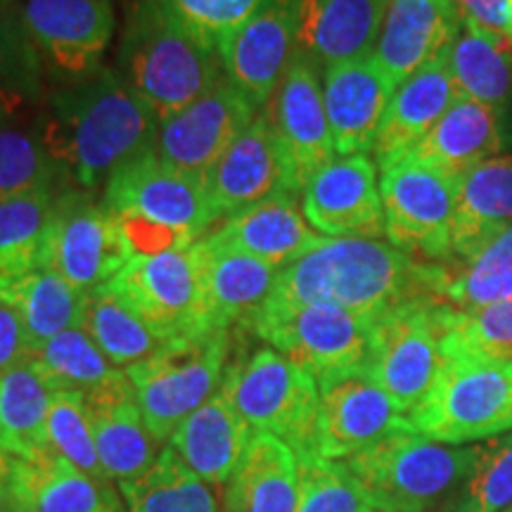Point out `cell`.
<instances>
[{
    "label": "cell",
    "instance_id": "obj_48",
    "mask_svg": "<svg viewBox=\"0 0 512 512\" xmlns=\"http://www.w3.org/2000/svg\"><path fill=\"white\" fill-rule=\"evenodd\" d=\"M31 351H34V344L24 330L22 318L10 304L0 299V377L27 363Z\"/></svg>",
    "mask_w": 512,
    "mask_h": 512
},
{
    "label": "cell",
    "instance_id": "obj_36",
    "mask_svg": "<svg viewBox=\"0 0 512 512\" xmlns=\"http://www.w3.org/2000/svg\"><path fill=\"white\" fill-rule=\"evenodd\" d=\"M55 394L31 358L0 377V451L15 458L48 451L46 422Z\"/></svg>",
    "mask_w": 512,
    "mask_h": 512
},
{
    "label": "cell",
    "instance_id": "obj_5",
    "mask_svg": "<svg viewBox=\"0 0 512 512\" xmlns=\"http://www.w3.org/2000/svg\"><path fill=\"white\" fill-rule=\"evenodd\" d=\"M475 446L439 444L406 430L339 460L375 512H427L463 484Z\"/></svg>",
    "mask_w": 512,
    "mask_h": 512
},
{
    "label": "cell",
    "instance_id": "obj_9",
    "mask_svg": "<svg viewBox=\"0 0 512 512\" xmlns=\"http://www.w3.org/2000/svg\"><path fill=\"white\" fill-rule=\"evenodd\" d=\"M446 304L425 294L408 299L373 320V342L366 370L411 415L437 380L444 354Z\"/></svg>",
    "mask_w": 512,
    "mask_h": 512
},
{
    "label": "cell",
    "instance_id": "obj_37",
    "mask_svg": "<svg viewBox=\"0 0 512 512\" xmlns=\"http://www.w3.org/2000/svg\"><path fill=\"white\" fill-rule=\"evenodd\" d=\"M0 299L22 318L34 349L64 330L79 328L83 292L50 268L36 266L34 271L3 283Z\"/></svg>",
    "mask_w": 512,
    "mask_h": 512
},
{
    "label": "cell",
    "instance_id": "obj_26",
    "mask_svg": "<svg viewBox=\"0 0 512 512\" xmlns=\"http://www.w3.org/2000/svg\"><path fill=\"white\" fill-rule=\"evenodd\" d=\"M446 57L448 53L422 67L394 91L373 145L380 171L411 155L456 102L460 93L448 72Z\"/></svg>",
    "mask_w": 512,
    "mask_h": 512
},
{
    "label": "cell",
    "instance_id": "obj_12",
    "mask_svg": "<svg viewBox=\"0 0 512 512\" xmlns=\"http://www.w3.org/2000/svg\"><path fill=\"white\" fill-rule=\"evenodd\" d=\"M384 238L427 264H451L458 178L406 157L382 171Z\"/></svg>",
    "mask_w": 512,
    "mask_h": 512
},
{
    "label": "cell",
    "instance_id": "obj_28",
    "mask_svg": "<svg viewBox=\"0 0 512 512\" xmlns=\"http://www.w3.org/2000/svg\"><path fill=\"white\" fill-rule=\"evenodd\" d=\"M505 147H510V140L503 119L482 102L458 95L437 126L408 157L441 174L460 178L486 159L503 155Z\"/></svg>",
    "mask_w": 512,
    "mask_h": 512
},
{
    "label": "cell",
    "instance_id": "obj_35",
    "mask_svg": "<svg viewBox=\"0 0 512 512\" xmlns=\"http://www.w3.org/2000/svg\"><path fill=\"white\" fill-rule=\"evenodd\" d=\"M79 328L119 370L138 366L166 344L112 283L83 294Z\"/></svg>",
    "mask_w": 512,
    "mask_h": 512
},
{
    "label": "cell",
    "instance_id": "obj_51",
    "mask_svg": "<svg viewBox=\"0 0 512 512\" xmlns=\"http://www.w3.org/2000/svg\"><path fill=\"white\" fill-rule=\"evenodd\" d=\"M510 36H512V0H510Z\"/></svg>",
    "mask_w": 512,
    "mask_h": 512
},
{
    "label": "cell",
    "instance_id": "obj_39",
    "mask_svg": "<svg viewBox=\"0 0 512 512\" xmlns=\"http://www.w3.org/2000/svg\"><path fill=\"white\" fill-rule=\"evenodd\" d=\"M43 69L19 0H0V121H15L41 102Z\"/></svg>",
    "mask_w": 512,
    "mask_h": 512
},
{
    "label": "cell",
    "instance_id": "obj_8",
    "mask_svg": "<svg viewBox=\"0 0 512 512\" xmlns=\"http://www.w3.org/2000/svg\"><path fill=\"white\" fill-rule=\"evenodd\" d=\"M230 358V332H197L166 342L147 361L128 368L140 413L157 444L221 389Z\"/></svg>",
    "mask_w": 512,
    "mask_h": 512
},
{
    "label": "cell",
    "instance_id": "obj_21",
    "mask_svg": "<svg viewBox=\"0 0 512 512\" xmlns=\"http://www.w3.org/2000/svg\"><path fill=\"white\" fill-rule=\"evenodd\" d=\"M463 27L453 0H389L373 62L394 88L444 57Z\"/></svg>",
    "mask_w": 512,
    "mask_h": 512
},
{
    "label": "cell",
    "instance_id": "obj_15",
    "mask_svg": "<svg viewBox=\"0 0 512 512\" xmlns=\"http://www.w3.org/2000/svg\"><path fill=\"white\" fill-rule=\"evenodd\" d=\"M290 169L294 190L302 192L316 171L337 157L318 64L297 48L278 88L261 110Z\"/></svg>",
    "mask_w": 512,
    "mask_h": 512
},
{
    "label": "cell",
    "instance_id": "obj_3",
    "mask_svg": "<svg viewBox=\"0 0 512 512\" xmlns=\"http://www.w3.org/2000/svg\"><path fill=\"white\" fill-rule=\"evenodd\" d=\"M102 204L119 221L133 256L192 247L221 221L204 176L164 162L155 147L107 181Z\"/></svg>",
    "mask_w": 512,
    "mask_h": 512
},
{
    "label": "cell",
    "instance_id": "obj_31",
    "mask_svg": "<svg viewBox=\"0 0 512 512\" xmlns=\"http://www.w3.org/2000/svg\"><path fill=\"white\" fill-rule=\"evenodd\" d=\"M12 489L17 512H112L121 505L117 491L50 448L34 458L12 456Z\"/></svg>",
    "mask_w": 512,
    "mask_h": 512
},
{
    "label": "cell",
    "instance_id": "obj_17",
    "mask_svg": "<svg viewBox=\"0 0 512 512\" xmlns=\"http://www.w3.org/2000/svg\"><path fill=\"white\" fill-rule=\"evenodd\" d=\"M302 0H266L221 43L226 79L256 110H264L299 48Z\"/></svg>",
    "mask_w": 512,
    "mask_h": 512
},
{
    "label": "cell",
    "instance_id": "obj_1",
    "mask_svg": "<svg viewBox=\"0 0 512 512\" xmlns=\"http://www.w3.org/2000/svg\"><path fill=\"white\" fill-rule=\"evenodd\" d=\"M38 128L62 181L95 192L155 147L159 117L117 69H100L55 93Z\"/></svg>",
    "mask_w": 512,
    "mask_h": 512
},
{
    "label": "cell",
    "instance_id": "obj_16",
    "mask_svg": "<svg viewBox=\"0 0 512 512\" xmlns=\"http://www.w3.org/2000/svg\"><path fill=\"white\" fill-rule=\"evenodd\" d=\"M318 456L347 460L396 432L413 430L411 420L396 406L366 368L318 380Z\"/></svg>",
    "mask_w": 512,
    "mask_h": 512
},
{
    "label": "cell",
    "instance_id": "obj_20",
    "mask_svg": "<svg viewBox=\"0 0 512 512\" xmlns=\"http://www.w3.org/2000/svg\"><path fill=\"white\" fill-rule=\"evenodd\" d=\"M204 181L211 207L221 221L280 192H297L264 112L256 114L252 124L230 143Z\"/></svg>",
    "mask_w": 512,
    "mask_h": 512
},
{
    "label": "cell",
    "instance_id": "obj_53",
    "mask_svg": "<svg viewBox=\"0 0 512 512\" xmlns=\"http://www.w3.org/2000/svg\"><path fill=\"white\" fill-rule=\"evenodd\" d=\"M505 512H510V510H505Z\"/></svg>",
    "mask_w": 512,
    "mask_h": 512
},
{
    "label": "cell",
    "instance_id": "obj_46",
    "mask_svg": "<svg viewBox=\"0 0 512 512\" xmlns=\"http://www.w3.org/2000/svg\"><path fill=\"white\" fill-rule=\"evenodd\" d=\"M297 512H375L339 460H299Z\"/></svg>",
    "mask_w": 512,
    "mask_h": 512
},
{
    "label": "cell",
    "instance_id": "obj_27",
    "mask_svg": "<svg viewBox=\"0 0 512 512\" xmlns=\"http://www.w3.org/2000/svg\"><path fill=\"white\" fill-rule=\"evenodd\" d=\"M389 0H302L299 50L318 67L373 53Z\"/></svg>",
    "mask_w": 512,
    "mask_h": 512
},
{
    "label": "cell",
    "instance_id": "obj_43",
    "mask_svg": "<svg viewBox=\"0 0 512 512\" xmlns=\"http://www.w3.org/2000/svg\"><path fill=\"white\" fill-rule=\"evenodd\" d=\"M60 181L41 128L0 121V202L38 190H55Z\"/></svg>",
    "mask_w": 512,
    "mask_h": 512
},
{
    "label": "cell",
    "instance_id": "obj_10",
    "mask_svg": "<svg viewBox=\"0 0 512 512\" xmlns=\"http://www.w3.org/2000/svg\"><path fill=\"white\" fill-rule=\"evenodd\" d=\"M131 259L133 252L119 221L93 192H57L38 266L50 268L86 294L117 278Z\"/></svg>",
    "mask_w": 512,
    "mask_h": 512
},
{
    "label": "cell",
    "instance_id": "obj_41",
    "mask_svg": "<svg viewBox=\"0 0 512 512\" xmlns=\"http://www.w3.org/2000/svg\"><path fill=\"white\" fill-rule=\"evenodd\" d=\"M55 190L0 202V285L41 264Z\"/></svg>",
    "mask_w": 512,
    "mask_h": 512
},
{
    "label": "cell",
    "instance_id": "obj_18",
    "mask_svg": "<svg viewBox=\"0 0 512 512\" xmlns=\"http://www.w3.org/2000/svg\"><path fill=\"white\" fill-rule=\"evenodd\" d=\"M259 110L226 76L202 98L159 121L155 152L188 174L207 176Z\"/></svg>",
    "mask_w": 512,
    "mask_h": 512
},
{
    "label": "cell",
    "instance_id": "obj_49",
    "mask_svg": "<svg viewBox=\"0 0 512 512\" xmlns=\"http://www.w3.org/2000/svg\"><path fill=\"white\" fill-rule=\"evenodd\" d=\"M463 17L486 31L510 38V0H453Z\"/></svg>",
    "mask_w": 512,
    "mask_h": 512
},
{
    "label": "cell",
    "instance_id": "obj_29",
    "mask_svg": "<svg viewBox=\"0 0 512 512\" xmlns=\"http://www.w3.org/2000/svg\"><path fill=\"white\" fill-rule=\"evenodd\" d=\"M252 437L254 432L219 389L176 427L169 446L204 482L226 486L238 470Z\"/></svg>",
    "mask_w": 512,
    "mask_h": 512
},
{
    "label": "cell",
    "instance_id": "obj_14",
    "mask_svg": "<svg viewBox=\"0 0 512 512\" xmlns=\"http://www.w3.org/2000/svg\"><path fill=\"white\" fill-rule=\"evenodd\" d=\"M43 67L74 83L100 72L117 27L114 0H19Z\"/></svg>",
    "mask_w": 512,
    "mask_h": 512
},
{
    "label": "cell",
    "instance_id": "obj_42",
    "mask_svg": "<svg viewBox=\"0 0 512 512\" xmlns=\"http://www.w3.org/2000/svg\"><path fill=\"white\" fill-rule=\"evenodd\" d=\"M444 358L512 361V297L475 311H453L446 306Z\"/></svg>",
    "mask_w": 512,
    "mask_h": 512
},
{
    "label": "cell",
    "instance_id": "obj_4",
    "mask_svg": "<svg viewBox=\"0 0 512 512\" xmlns=\"http://www.w3.org/2000/svg\"><path fill=\"white\" fill-rule=\"evenodd\" d=\"M119 74L159 121L181 112L219 83L221 53L202 43L162 0H138L119 48Z\"/></svg>",
    "mask_w": 512,
    "mask_h": 512
},
{
    "label": "cell",
    "instance_id": "obj_38",
    "mask_svg": "<svg viewBox=\"0 0 512 512\" xmlns=\"http://www.w3.org/2000/svg\"><path fill=\"white\" fill-rule=\"evenodd\" d=\"M126 512H219L211 484L178 458L171 446L159 451L143 475L119 484Z\"/></svg>",
    "mask_w": 512,
    "mask_h": 512
},
{
    "label": "cell",
    "instance_id": "obj_50",
    "mask_svg": "<svg viewBox=\"0 0 512 512\" xmlns=\"http://www.w3.org/2000/svg\"><path fill=\"white\" fill-rule=\"evenodd\" d=\"M0 512H17L15 489H12V456L0 451Z\"/></svg>",
    "mask_w": 512,
    "mask_h": 512
},
{
    "label": "cell",
    "instance_id": "obj_22",
    "mask_svg": "<svg viewBox=\"0 0 512 512\" xmlns=\"http://www.w3.org/2000/svg\"><path fill=\"white\" fill-rule=\"evenodd\" d=\"M195 252L200 261L204 328L209 332L249 328L271 299L278 268L249 254L211 245L207 238L195 242Z\"/></svg>",
    "mask_w": 512,
    "mask_h": 512
},
{
    "label": "cell",
    "instance_id": "obj_45",
    "mask_svg": "<svg viewBox=\"0 0 512 512\" xmlns=\"http://www.w3.org/2000/svg\"><path fill=\"white\" fill-rule=\"evenodd\" d=\"M48 448L57 456L67 458L69 463L79 467L83 475H88L102 486L114 489V482L100 463L98 446H95L93 425L88 418L86 399L79 392H57L53 406L48 411L46 422Z\"/></svg>",
    "mask_w": 512,
    "mask_h": 512
},
{
    "label": "cell",
    "instance_id": "obj_30",
    "mask_svg": "<svg viewBox=\"0 0 512 512\" xmlns=\"http://www.w3.org/2000/svg\"><path fill=\"white\" fill-rule=\"evenodd\" d=\"M508 228H512V152H503L458 178L451 264L479 252Z\"/></svg>",
    "mask_w": 512,
    "mask_h": 512
},
{
    "label": "cell",
    "instance_id": "obj_11",
    "mask_svg": "<svg viewBox=\"0 0 512 512\" xmlns=\"http://www.w3.org/2000/svg\"><path fill=\"white\" fill-rule=\"evenodd\" d=\"M373 320L332 304H306L261 309L249 330L316 380H323L368 366Z\"/></svg>",
    "mask_w": 512,
    "mask_h": 512
},
{
    "label": "cell",
    "instance_id": "obj_7",
    "mask_svg": "<svg viewBox=\"0 0 512 512\" xmlns=\"http://www.w3.org/2000/svg\"><path fill=\"white\" fill-rule=\"evenodd\" d=\"M408 420L413 432L451 446L512 432V361L444 358Z\"/></svg>",
    "mask_w": 512,
    "mask_h": 512
},
{
    "label": "cell",
    "instance_id": "obj_40",
    "mask_svg": "<svg viewBox=\"0 0 512 512\" xmlns=\"http://www.w3.org/2000/svg\"><path fill=\"white\" fill-rule=\"evenodd\" d=\"M31 363L53 384L55 392H79L88 396L105 387L124 370L114 368L86 330L72 328L34 349Z\"/></svg>",
    "mask_w": 512,
    "mask_h": 512
},
{
    "label": "cell",
    "instance_id": "obj_32",
    "mask_svg": "<svg viewBox=\"0 0 512 512\" xmlns=\"http://www.w3.org/2000/svg\"><path fill=\"white\" fill-rule=\"evenodd\" d=\"M448 72L458 93L482 102L503 119L512 147V41L463 22L448 50Z\"/></svg>",
    "mask_w": 512,
    "mask_h": 512
},
{
    "label": "cell",
    "instance_id": "obj_13",
    "mask_svg": "<svg viewBox=\"0 0 512 512\" xmlns=\"http://www.w3.org/2000/svg\"><path fill=\"white\" fill-rule=\"evenodd\" d=\"M110 283L166 342L209 332L195 245L133 256Z\"/></svg>",
    "mask_w": 512,
    "mask_h": 512
},
{
    "label": "cell",
    "instance_id": "obj_23",
    "mask_svg": "<svg viewBox=\"0 0 512 512\" xmlns=\"http://www.w3.org/2000/svg\"><path fill=\"white\" fill-rule=\"evenodd\" d=\"M396 88L373 57L323 69V98L339 157L370 155Z\"/></svg>",
    "mask_w": 512,
    "mask_h": 512
},
{
    "label": "cell",
    "instance_id": "obj_54",
    "mask_svg": "<svg viewBox=\"0 0 512 512\" xmlns=\"http://www.w3.org/2000/svg\"><path fill=\"white\" fill-rule=\"evenodd\" d=\"M510 512H512V508H510Z\"/></svg>",
    "mask_w": 512,
    "mask_h": 512
},
{
    "label": "cell",
    "instance_id": "obj_47",
    "mask_svg": "<svg viewBox=\"0 0 512 512\" xmlns=\"http://www.w3.org/2000/svg\"><path fill=\"white\" fill-rule=\"evenodd\" d=\"M185 29L207 46L221 48V43L242 27L266 0H162Z\"/></svg>",
    "mask_w": 512,
    "mask_h": 512
},
{
    "label": "cell",
    "instance_id": "obj_34",
    "mask_svg": "<svg viewBox=\"0 0 512 512\" xmlns=\"http://www.w3.org/2000/svg\"><path fill=\"white\" fill-rule=\"evenodd\" d=\"M430 292L453 311H475L512 297V228L453 264H432Z\"/></svg>",
    "mask_w": 512,
    "mask_h": 512
},
{
    "label": "cell",
    "instance_id": "obj_6",
    "mask_svg": "<svg viewBox=\"0 0 512 512\" xmlns=\"http://www.w3.org/2000/svg\"><path fill=\"white\" fill-rule=\"evenodd\" d=\"M221 392L254 434H271L297 460L318 456V380L273 347L254 349L233 361Z\"/></svg>",
    "mask_w": 512,
    "mask_h": 512
},
{
    "label": "cell",
    "instance_id": "obj_2",
    "mask_svg": "<svg viewBox=\"0 0 512 512\" xmlns=\"http://www.w3.org/2000/svg\"><path fill=\"white\" fill-rule=\"evenodd\" d=\"M432 264L373 238H325L278 273L264 309L332 304L375 318L430 294Z\"/></svg>",
    "mask_w": 512,
    "mask_h": 512
},
{
    "label": "cell",
    "instance_id": "obj_25",
    "mask_svg": "<svg viewBox=\"0 0 512 512\" xmlns=\"http://www.w3.org/2000/svg\"><path fill=\"white\" fill-rule=\"evenodd\" d=\"M83 399L93 425L100 463L112 482L121 484L143 475L157 460L159 444L145 425L126 370Z\"/></svg>",
    "mask_w": 512,
    "mask_h": 512
},
{
    "label": "cell",
    "instance_id": "obj_44",
    "mask_svg": "<svg viewBox=\"0 0 512 512\" xmlns=\"http://www.w3.org/2000/svg\"><path fill=\"white\" fill-rule=\"evenodd\" d=\"M508 505H512V432L475 446L467 477L451 498V512H503Z\"/></svg>",
    "mask_w": 512,
    "mask_h": 512
},
{
    "label": "cell",
    "instance_id": "obj_33",
    "mask_svg": "<svg viewBox=\"0 0 512 512\" xmlns=\"http://www.w3.org/2000/svg\"><path fill=\"white\" fill-rule=\"evenodd\" d=\"M299 460L285 441L254 434L226 484L223 512H297Z\"/></svg>",
    "mask_w": 512,
    "mask_h": 512
},
{
    "label": "cell",
    "instance_id": "obj_24",
    "mask_svg": "<svg viewBox=\"0 0 512 512\" xmlns=\"http://www.w3.org/2000/svg\"><path fill=\"white\" fill-rule=\"evenodd\" d=\"M297 197V192H280L268 197L223 219V226L204 238L211 245L249 254L283 271L325 240V235H320L306 221Z\"/></svg>",
    "mask_w": 512,
    "mask_h": 512
},
{
    "label": "cell",
    "instance_id": "obj_52",
    "mask_svg": "<svg viewBox=\"0 0 512 512\" xmlns=\"http://www.w3.org/2000/svg\"><path fill=\"white\" fill-rule=\"evenodd\" d=\"M112 512H126V510H124V508H121V505H119V508H114Z\"/></svg>",
    "mask_w": 512,
    "mask_h": 512
},
{
    "label": "cell",
    "instance_id": "obj_19",
    "mask_svg": "<svg viewBox=\"0 0 512 512\" xmlns=\"http://www.w3.org/2000/svg\"><path fill=\"white\" fill-rule=\"evenodd\" d=\"M306 221L325 238H384L377 164L370 155L335 157L302 190Z\"/></svg>",
    "mask_w": 512,
    "mask_h": 512
}]
</instances>
